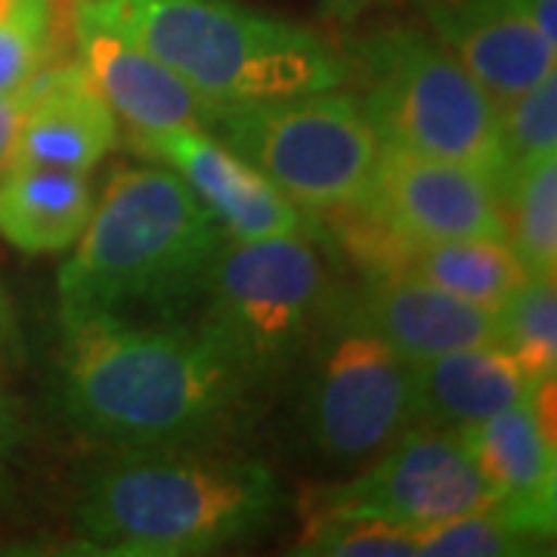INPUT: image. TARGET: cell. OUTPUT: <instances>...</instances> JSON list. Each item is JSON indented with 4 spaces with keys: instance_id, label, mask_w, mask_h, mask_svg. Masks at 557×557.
Listing matches in <instances>:
<instances>
[{
    "instance_id": "4",
    "label": "cell",
    "mask_w": 557,
    "mask_h": 557,
    "mask_svg": "<svg viewBox=\"0 0 557 557\" xmlns=\"http://www.w3.org/2000/svg\"><path fill=\"white\" fill-rule=\"evenodd\" d=\"M84 7L223 109L332 90L354 78L350 60L317 32L236 0H84Z\"/></svg>"
},
{
    "instance_id": "16",
    "label": "cell",
    "mask_w": 557,
    "mask_h": 557,
    "mask_svg": "<svg viewBox=\"0 0 557 557\" xmlns=\"http://www.w3.org/2000/svg\"><path fill=\"white\" fill-rule=\"evenodd\" d=\"M416 418L461 431L533 397L536 381L508 347L480 344L412 362Z\"/></svg>"
},
{
    "instance_id": "24",
    "label": "cell",
    "mask_w": 557,
    "mask_h": 557,
    "mask_svg": "<svg viewBox=\"0 0 557 557\" xmlns=\"http://www.w3.org/2000/svg\"><path fill=\"white\" fill-rule=\"evenodd\" d=\"M508 171L557 149V69L502 106Z\"/></svg>"
},
{
    "instance_id": "28",
    "label": "cell",
    "mask_w": 557,
    "mask_h": 557,
    "mask_svg": "<svg viewBox=\"0 0 557 557\" xmlns=\"http://www.w3.org/2000/svg\"><path fill=\"white\" fill-rule=\"evenodd\" d=\"M13 338H16V325H13L10 304H7V298H3V288H0V350H10Z\"/></svg>"
},
{
    "instance_id": "13",
    "label": "cell",
    "mask_w": 557,
    "mask_h": 557,
    "mask_svg": "<svg viewBox=\"0 0 557 557\" xmlns=\"http://www.w3.org/2000/svg\"><path fill=\"white\" fill-rule=\"evenodd\" d=\"M344 319L372 332L409 362L502 344L498 307L456 298L412 276H375L347 304Z\"/></svg>"
},
{
    "instance_id": "20",
    "label": "cell",
    "mask_w": 557,
    "mask_h": 557,
    "mask_svg": "<svg viewBox=\"0 0 557 557\" xmlns=\"http://www.w3.org/2000/svg\"><path fill=\"white\" fill-rule=\"evenodd\" d=\"M416 539L418 555L424 557H530L542 555L552 542L502 502L418 530Z\"/></svg>"
},
{
    "instance_id": "23",
    "label": "cell",
    "mask_w": 557,
    "mask_h": 557,
    "mask_svg": "<svg viewBox=\"0 0 557 557\" xmlns=\"http://www.w3.org/2000/svg\"><path fill=\"white\" fill-rule=\"evenodd\" d=\"M57 40V0H22L0 20V94L16 90L47 65Z\"/></svg>"
},
{
    "instance_id": "7",
    "label": "cell",
    "mask_w": 557,
    "mask_h": 557,
    "mask_svg": "<svg viewBox=\"0 0 557 557\" xmlns=\"http://www.w3.org/2000/svg\"><path fill=\"white\" fill-rule=\"evenodd\" d=\"M208 131H218L300 211L319 214H335L366 199L381 152L359 97L341 87L226 106Z\"/></svg>"
},
{
    "instance_id": "15",
    "label": "cell",
    "mask_w": 557,
    "mask_h": 557,
    "mask_svg": "<svg viewBox=\"0 0 557 557\" xmlns=\"http://www.w3.org/2000/svg\"><path fill=\"white\" fill-rule=\"evenodd\" d=\"M542 384L533 397L518 406L461 428L458 437L478 458L483 478L498 493V502L533 530L555 536L557 453L552 416L545 418L542 409Z\"/></svg>"
},
{
    "instance_id": "14",
    "label": "cell",
    "mask_w": 557,
    "mask_h": 557,
    "mask_svg": "<svg viewBox=\"0 0 557 557\" xmlns=\"http://www.w3.org/2000/svg\"><path fill=\"white\" fill-rule=\"evenodd\" d=\"M119 146V119L81 62L40 69L28 81V109L10 168L87 174Z\"/></svg>"
},
{
    "instance_id": "9",
    "label": "cell",
    "mask_w": 557,
    "mask_h": 557,
    "mask_svg": "<svg viewBox=\"0 0 557 557\" xmlns=\"http://www.w3.org/2000/svg\"><path fill=\"white\" fill-rule=\"evenodd\" d=\"M313 502L317 511L384 520L418 533L490 508L498 493L458 431L424 424L403 431L366 474L319 490Z\"/></svg>"
},
{
    "instance_id": "18",
    "label": "cell",
    "mask_w": 557,
    "mask_h": 557,
    "mask_svg": "<svg viewBox=\"0 0 557 557\" xmlns=\"http://www.w3.org/2000/svg\"><path fill=\"white\" fill-rule=\"evenodd\" d=\"M394 276H412L437 285L456 298L483 307H502L530 270L508 239H446L412 242Z\"/></svg>"
},
{
    "instance_id": "6",
    "label": "cell",
    "mask_w": 557,
    "mask_h": 557,
    "mask_svg": "<svg viewBox=\"0 0 557 557\" xmlns=\"http://www.w3.org/2000/svg\"><path fill=\"white\" fill-rule=\"evenodd\" d=\"M201 335L242 379L267 381L317 338L332 304V273L307 233L226 239L201 278Z\"/></svg>"
},
{
    "instance_id": "3",
    "label": "cell",
    "mask_w": 557,
    "mask_h": 557,
    "mask_svg": "<svg viewBox=\"0 0 557 557\" xmlns=\"http://www.w3.org/2000/svg\"><path fill=\"white\" fill-rule=\"evenodd\" d=\"M223 242V226L174 171H115L62 263V317L161 307L196 295Z\"/></svg>"
},
{
    "instance_id": "17",
    "label": "cell",
    "mask_w": 557,
    "mask_h": 557,
    "mask_svg": "<svg viewBox=\"0 0 557 557\" xmlns=\"http://www.w3.org/2000/svg\"><path fill=\"white\" fill-rule=\"evenodd\" d=\"M87 174L53 168H7L0 177V236L25 255H62L94 214Z\"/></svg>"
},
{
    "instance_id": "8",
    "label": "cell",
    "mask_w": 557,
    "mask_h": 557,
    "mask_svg": "<svg viewBox=\"0 0 557 557\" xmlns=\"http://www.w3.org/2000/svg\"><path fill=\"white\" fill-rule=\"evenodd\" d=\"M412 362L354 322H341L319 344L307 399V437L332 461H357L384 453L412 428Z\"/></svg>"
},
{
    "instance_id": "11",
    "label": "cell",
    "mask_w": 557,
    "mask_h": 557,
    "mask_svg": "<svg viewBox=\"0 0 557 557\" xmlns=\"http://www.w3.org/2000/svg\"><path fill=\"white\" fill-rule=\"evenodd\" d=\"M139 152L161 159L211 211L226 239H273L307 233L304 214L276 183L201 127L134 134Z\"/></svg>"
},
{
    "instance_id": "19",
    "label": "cell",
    "mask_w": 557,
    "mask_h": 557,
    "mask_svg": "<svg viewBox=\"0 0 557 557\" xmlns=\"http://www.w3.org/2000/svg\"><path fill=\"white\" fill-rule=\"evenodd\" d=\"M508 242L530 276H555L557 267V152L511 168L502 183Z\"/></svg>"
},
{
    "instance_id": "21",
    "label": "cell",
    "mask_w": 557,
    "mask_h": 557,
    "mask_svg": "<svg viewBox=\"0 0 557 557\" xmlns=\"http://www.w3.org/2000/svg\"><path fill=\"white\" fill-rule=\"evenodd\" d=\"M502 347H508L536 381H555L557 298L555 276H527L498 307Z\"/></svg>"
},
{
    "instance_id": "10",
    "label": "cell",
    "mask_w": 557,
    "mask_h": 557,
    "mask_svg": "<svg viewBox=\"0 0 557 557\" xmlns=\"http://www.w3.org/2000/svg\"><path fill=\"white\" fill-rule=\"evenodd\" d=\"M366 211L406 242L508 239L505 205L493 180L468 164L381 146Z\"/></svg>"
},
{
    "instance_id": "25",
    "label": "cell",
    "mask_w": 557,
    "mask_h": 557,
    "mask_svg": "<svg viewBox=\"0 0 557 557\" xmlns=\"http://www.w3.org/2000/svg\"><path fill=\"white\" fill-rule=\"evenodd\" d=\"M25 109H28V81L16 90L0 94V177L13 161V149H16Z\"/></svg>"
},
{
    "instance_id": "26",
    "label": "cell",
    "mask_w": 557,
    "mask_h": 557,
    "mask_svg": "<svg viewBox=\"0 0 557 557\" xmlns=\"http://www.w3.org/2000/svg\"><path fill=\"white\" fill-rule=\"evenodd\" d=\"M325 10L338 20L354 22L366 13H375V10H384V7H397L399 0H322Z\"/></svg>"
},
{
    "instance_id": "27",
    "label": "cell",
    "mask_w": 557,
    "mask_h": 557,
    "mask_svg": "<svg viewBox=\"0 0 557 557\" xmlns=\"http://www.w3.org/2000/svg\"><path fill=\"white\" fill-rule=\"evenodd\" d=\"M16 437V418L10 409V399L0 394V456L7 453V446Z\"/></svg>"
},
{
    "instance_id": "1",
    "label": "cell",
    "mask_w": 557,
    "mask_h": 557,
    "mask_svg": "<svg viewBox=\"0 0 557 557\" xmlns=\"http://www.w3.org/2000/svg\"><path fill=\"white\" fill-rule=\"evenodd\" d=\"M248 381L201 332L137 325L119 313L62 317V403L90 437L159 449L208 437Z\"/></svg>"
},
{
    "instance_id": "5",
    "label": "cell",
    "mask_w": 557,
    "mask_h": 557,
    "mask_svg": "<svg viewBox=\"0 0 557 557\" xmlns=\"http://www.w3.org/2000/svg\"><path fill=\"white\" fill-rule=\"evenodd\" d=\"M350 72L381 146L468 164L502 193L508 156L502 109L434 35L394 25L357 40Z\"/></svg>"
},
{
    "instance_id": "2",
    "label": "cell",
    "mask_w": 557,
    "mask_h": 557,
    "mask_svg": "<svg viewBox=\"0 0 557 557\" xmlns=\"http://www.w3.org/2000/svg\"><path fill=\"white\" fill-rule=\"evenodd\" d=\"M282 508L276 474L255 458L134 449L106 465L78 502V552L193 557L255 536Z\"/></svg>"
},
{
    "instance_id": "22",
    "label": "cell",
    "mask_w": 557,
    "mask_h": 557,
    "mask_svg": "<svg viewBox=\"0 0 557 557\" xmlns=\"http://www.w3.org/2000/svg\"><path fill=\"white\" fill-rule=\"evenodd\" d=\"M300 557H412L418 555V539L412 530L394 523L354 515L317 511L304 536L295 545Z\"/></svg>"
},
{
    "instance_id": "12",
    "label": "cell",
    "mask_w": 557,
    "mask_h": 557,
    "mask_svg": "<svg viewBox=\"0 0 557 557\" xmlns=\"http://www.w3.org/2000/svg\"><path fill=\"white\" fill-rule=\"evenodd\" d=\"M72 32L78 40L81 65L109 102L115 119H124L134 134H164L183 127L208 131L223 106L164 65L159 57L97 20L84 0L75 3Z\"/></svg>"
}]
</instances>
